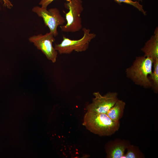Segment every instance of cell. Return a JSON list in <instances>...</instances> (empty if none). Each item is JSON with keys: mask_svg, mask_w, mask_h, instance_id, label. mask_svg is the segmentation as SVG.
Segmentation results:
<instances>
[{"mask_svg": "<svg viewBox=\"0 0 158 158\" xmlns=\"http://www.w3.org/2000/svg\"><path fill=\"white\" fill-rule=\"evenodd\" d=\"M82 0H71L65 4V7L68 9L65 14L66 23L60 26L62 31L74 32L80 31L82 28L81 14L83 11Z\"/></svg>", "mask_w": 158, "mask_h": 158, "instance_id": "4", "label": "cell"}, {"mask_svg": "<svg viewBox=\"0 0 158 158\" xmlns=\"http://www.w3.org/2000/svg\"><path fill=\"white\" fill-rule=\"evenodd\" d=\"M125 105L124 102L118 99L106 114L113 121L119 122L123 116Z\"/></svg>", "mask_w": 158, "mask_h": 158, "instance_id": "10", "label": "cell"}, {"mask_svg": "<svg viewBox=\"0 0 158 158\" xmlns=\"http://www.w3.org/2000/svg\"><path fill=\"white\" fill-rule=\"evenodd\" d=\"M130 144L129 140L120 138H116L108 141L105 146L106 157L123 158L125 150Z\"/></svg>", "mask_w": 158, "mask_h": 158, "instance_id": "8", "label": "cell"}, {"mask_svg": "<svg viewBox=\"0 0 158 158\" xmlns=\"http://www.w3.org/2000/svg\"><path fill=\"white\" fill-rule=\"evenodd\" d=\"M118 3L120 4L121 3H125L130 4L135 7L139 11L141 12L143 14L145 15L146 12L143 9L142 5L139 4V2L138 1H134L132 0H114Z\"/></svg>", "mask_w": 158, "mask_h": 158, "instance_id": "13", "label": "cell"}, {"mask_svg": "<svg viewBox=\"0 0 158 158\" xmlns=\"http://www.w3.org/2000/svg\"><path fill=\"white\" fill-rule=\"evenodd\" d=\"M53 34L49 32L30 37L29 41L33 43L37 48L41 50L47 58L53 63L56 62L58 52L52 45L55 40Z\"/></svg>", "mask_w": 158, "mask_h": 158, "instance_id": "6", "label": "cell"}, {"mask_svg": "<svg viewBox=\"0 0 158 158\" xmlns=\"http://www.w3.org/2000/svg\"><path fill=\"white\" fill-rule=\"evenodd\" d=\"M93 94L94 97L87 106V111L106 114L118 99V93L115 92H109L103 95L99 92Z\"/></svg>", "mask_w": 158, "mask_h": 158, "instance_id": "7", "label": "cell"}, {"mask_svg": "<svg viewBox=\"0 0 158 158\" xmlns=\"http://www.w3.org/2000/svg\"><path fill=\"white\" fill-rule=\"evenodd\" d=\"M83 35L80 39L72 40L63 36L61 43L55 44L54 47L60 54H71L73 51L81 52L88 48L90 43L95 37L96 35L90 32V30L84 28H83Z\"/></svg>", "mask_w": 158, "mask_h": 158, "instance_id": "3", "label": "cell"}, {"mask_svg": "<svg viewBox=\"0 0 158 158\" xmlns=\"http://www.w3.org/2000/svg\"><path fill=\"white\" fill-rule=\"evenodd\" d=\"M132 0L134 1H142V0Z\"/></svg>", "mask_w": 158, "mask_h": 158, "instance_id": "16", "label": "cell"}, {"mask_svg": "<svg viewBox=\"0 0 158 158\" xmlns=\"http://www.w3.org/2000/svg\"><path fill=\"white\" fill-rule=\"evenodd\" d=\"M32 10L38 16L43 18L45 25L49 28L50 32L54 37L58 35L57 27L59 25H63L65 20L58 9L51 8L47 10V8L36 6L33 8Z\"/></svg>", "mask_w": 158, "mask_h": 158, "instance_id": "5", "label": "cell"}, {"mask_svg": "<svg viewBox=\"0 0 158 158\" xmlns=\"http://www.w3.org/2000/svg\"><path fill=\"white\" fill-rule=\"evenodd\" d=\"M153 69L151 74L148 76L152 84V88L154 92L157 93L158 92V59L154 61Z\"/></svg>", "mask_w": 158, "mask_h": 158, "instance_id": "11", "label": "cell"}, {"mask_svg": "<svg viewBox=\"0 0 158 158\" xmlns=\"http://www.w3.org/2000/svg\"><path fill=\"white\" fill-rule=\"evenodd\" d=\"M127 152L125 154L124 158H144L145 156L137 146L129 145L127 147Z\"/></svg>", "mask_w": 158, "mask_h": 158, "instance_id": "12", "label": "cell"}, {"mask_svg": "<svg viewBox=\"0 0 158 158\" xmlns=\"http://www.w3.org/2000/svg\"><path fill=\"white\" fill-rule=\"evenodd\" d=\"M154 61L144 56L137 57L132 65L126 69V77L136 85L146 88L151 87L148 76L152 73Z\"/></svg>", "mask_w": 158, "mask_h": 158, "instance_id": "2", "label": "cell"}, {"mask_svg": "<svg viewBox=\"0 0 158 158\" xmlns=\"http://www.w3.org/2000/svg\"><path fill=\"white\" fill-rule=\"evenodd\" d=\"M154 35L145 43L141 50L145 53L144 56L152 58L154 61L158 59V30L157 28Z\"/></svg>", "mask_w": 158, "mask_h": 158, "instance_id": "9", "label": "cell"}, {"mask_svg": "<svg viewBox=\"0 0 158 158\" xmlns=\"http://www.w3.org/2000/svg\"><path fill=\"white\" fill-rule=\"evenodd\" d=\"M54 0H41L39 4L42 6V8H47V6ZM68 2L70 1L71 0H65Z\"/></svg>", "mask_w": 158, "mask_h": 158, "instance_id": "14", "label": "cell"}, {"mask_svg": "<svg viewBox=\"0 0 158 158\" xmlns=\"http://www.w3.org/2000/svg\"></svg>", "mask_w": 158, "mask_h": 158, "instance_id": "17", "label": "cell"}, {"mask_svg": "<svg viewBox=\"0 0 158 158\" xmlns=\"http://www.w3.org/2000/svg\"><path fill=\"white\" fill-rule=\"evenodd\" d=\"M0 2L8 8H11L13 6V4L9 0H0Z\"/></svg>", "mask_w": 158, "mask_h": 158, "instance_id": "15", "label": "cell"}, {"mask_svg": "<svg viewBox=\"0 0 158 158\" xmlns=\"http://www.w3.org/2000/svg\"><path fill=\"white\" fill-rule=\"evenodd\" d=\"M83 125L92 133L100 136H109L115 133L120 127V122L111 119L105 113L87 111Z\"/></svg>", "mask_w": 158, "mask_h": 158, "instance_id": "1", "label": "cell"}]
</instances>
